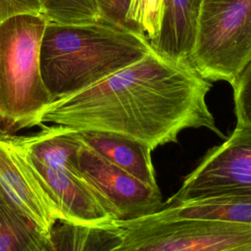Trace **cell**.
Returning <instances> with one entry per match:
<instances>
[{
	"label": "cell",
	"mask_w": 251,
	"mask_h": 251,
	"mask_svg": "<svg viewBox=\"0 0 251 251\" xmlns=\"http://www.w3.org/2000/svg\"><path fill=\"white\" fill-rule=\"evenodd\" d=\"M47 24L89 25L101 21L96 0H40Z\"/></svg>",
	"instance_id": "obj_15"
},
{
	"label": "cell",
	"mask_w": 251,
	"mask_h": 251,
	"mask_svg": "<svg viewBox=\"0 0 251 251\" xmlns=\"http://www.w3.org/2000/svg\"><path fill=\"white\" fill-rule=\"evenodd\" d=\"M47 240L0 187V251H44Z\"/></svg>",
	"instance_id": "obj_14"
},
{
	"label": "cell",
	"mask_w": 251,
	"mask_h": 251,
	"mask_svg": "<svg viewBox=\"0 0 251 251\" xmlns=\"http://www.w3.org/2000/svg\"><path fill=\"white\" fill-rule=\"evenodd\" d=\"M208 199L251 202V125H238L210 149L164 207Z\"/></svg>",
	"instance_id": "obj_7"
},
{
	"label": "cell",
	"mask_w": 251,
	"mask_h": 251,
	"mask_svg": "<svg viewBox=\"0 0 251 251\" xmlns=\"http://www.w3.org/2000/svg\"><path fill=\"white\" fill-rule=\"evenodd\" d=\"M238 125H251V59L231 82Z\"/></svg>",
	"instance_id": "obj_17"
},
{
	"label": "cell",
	"mask_w": 251,
	"mask_h": 251,
	"mask_svg": "<svg viewBox=\"0 0 251 251\" xmlns=\"http://www.w3.org/2000/svg\"><path fill=\"white\" fill-rule=\"evenodd\" d=\"M117 224L122 241L112 251H251V225L151 216Z\"/></svg>",
	"instance_id": "obj_6"
},
{
	"label": "cell",
	"mask_w": 251,
	"mask_h": 251,
	"mask_svg": "<svg viewBox=\"0 0 251 251\" xmlns=\"http://www.w3.org/2000/svg\"><path fill=\"white\" fill-rule=\"evenodd\" d=\"M163 18V0H130L126 22L151 42L159 35Z\"/></svg>",
	"instance_id": "obj_16"
},
{
	"label": "cell",
	"mask_w": 251,
	"mask_h": 251,
	"mask_svg": "<svg viewBox=\"0 0 251 251\" xmlns=\"http://www.w3.org/2000/svg\"><path fill=\"white\" fill-rule=\"evenodd\" d=\"M251 59V0H202L190 66L229 84Z\"/></svg>",
	"instance_id": "obj_5"
},
{
	"label": "cell",
	"mask_w": 251,
	"mask_h": 251,
	"mask_svg": "<svg viewBox=\"0 0 251 251\" xmlns=\"http://www.w3.org/2000/svg\"><path fill=\"white\" fill-rule=\"evenodd\" d=\"M21 15H41L40 0H0V22Z\"/></svg>",
	"instance_id": "obj_18"
},
{
	"label": "cell",
	"mask_w": 251,
	"mask_h": 251,
	"mask_svg": "<svg viewBox=\"0 0 251 251\" xmlns=\"http://www.w3.org/2000/svg\"><path fill=\"white\" fill-rule=\"evenodd\" d=\"M122 241L117 223L83 226L58 220L48 233L44 251H112Z\"/></svg>",
	"instance_id": "obj_12"
},
{
	"label": "cell",
	"mask_w": 251,
	"mask_h": 251,
	"mask_svg": "<svg viewBox=\"0 0 251 251\" xmlns=\"http://www.w3.org/2000/svg\"><path fill=\"white\" fill-rule=\"evenodd\" d=\"M0 187L43 233L62 217L25 164L10 137H0Z\"/></svg>",
	"instance_id": "obj_9"
},
{
	"label": "cell",
	"mask_w": 251,
	"mask_h": 251,
	"mask_svg": "<svg viewBox=\"0 0 251 251\" xmlns=\"http://www.w3.org/2000/svg\"><path fill=\"white\" fill-rule=\"evenodd\" d=\"M29 135L9 136L25 164L59 211L62 220L83 226L116 222L101 198L80 175L75 130L54 125Z\"/></svg>",
	"instance_id": "obj_3"
},
{
	"label": "cell",
	"mask_w": 251,
	"mask_h": 251,
	"mask_svg": "<svg viewBox=\"0 0 251 251\" xmlns=\"http://www.w3.org/2000/svg\"><path fill=\"white\" fill-rule=\"evenodd\" d=\"M149 40L127 26L47 24L41 49L43 81L54 99L86 88L142 59Z\"/></svg>",
	"instance_id": "obj_2"
},
{
	"label": "cell",
	"mask_w": 251,
	"mask_h": 251,
	"mask_svg": "<svg viewBox=\"0 0 251 251\" xmlns=\"http://www.w3.org/2000/svg\"><path fill=\"white\" fill-rule=\"evenodd\" d=\"M101 21L109 24L127 26L126 18L130 0H96ZM128 27V26H127Z\"/></svg>",
	"instance_id": "obj_19"
},
{
	"label": "cell",
	"mask_w": 251,
	"mask_h": 251,
	"mask_svg": "<svg viewBox=\"0 0 251 251\" xmlns=\"http://www.w3.org/2000/svg\"><path fill=\"white\" fill-rule=\"evenodd\" d=\"M211 86L190 64L152 49L104 79L54 99L41 121L75 131L119 133L152 150L176 142L187 128L205 127L223 136L206 102Z\"/></svg>",
	"instance_id": "obj_1"
},
{
	"label": "cell",
	"mask_w": 251,
	"mask_h": 251,
	"mask_svg": "<svg viewBox=\"0 0 251 251\" xmlns=\"http://www.w3.org/2000/svg\"><path fill=\"white\" fill-rule=\"evenodd\" d=\"M150 216L160 221L204 220L251 225V202L208 199L163 207L159 212Z\"/></svg>",
	"instance_id": "obj_13"
},
{
	"label": "cell",
	"mask_w": 251,
	"mask_h": 251,
	"mask_svg": "<svg viewBox=\"0 0 251 251\" xmlns=\"http://www.w3.org/2000/svg\"><path fill=\"white\" fill-rule=\"evenodd\" d=\"M76 165L82 177L101 198L116 223L141 219L164 207L159 187H152L138 180L104 159L81 140Z\"/></svg>",
	"instance_id": "obj_8"
},
{
	"label": "cell",
	"mask_w": 251,
	"mask_h": 251,
	"mask_svg": "<svg viewBox=\"0 0 251 251\" xmlns=\"http://www.w3.org/2000/svg\"><path fill=\"white\" fill-rule=\"evenodd\" d=\"M201 3L202 0H163L161 29L150 42L157 54L176 63H188Z\"/></svg>",
	"instance_id": "obj_11"
},
{
	"label": "cell",
	"mask_w": 251,
	"mask_h": 251,
	"mask_svg": "<svg viewBox=\"0 0 251 251\" xmlns=\"http://www.w3.org/2000/svg\"><path fill=\"white\" fill-rule=\"evenodd\" d=\"M78 138L88 147L116 167L143 183L159 187L152 163V149L130 137L108 131H76Z\"/></svg>",
	"instance_id": "obj_10"
},
{
	"label": "cell",
	"mask_w": 251,
	"mask_h": 251,
	"mask_svg": "<svg viewBox=\"0 0 251 251\" xmlns=\"http://www.w3.org/2000/svg\"><path fill=\"white\" fill-rule=\"evenodd\" d=\"M46 26L41 15L0 22V137L42 126V114L54 100L40 68Z\"/></svg>",
	"instance_id": "obj_4"
}]
</instances>
